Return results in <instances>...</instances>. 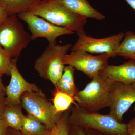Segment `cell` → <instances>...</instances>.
I'll return each instance as SVG.
<instances>
[{"instance_id": "1", "label": "cell", "mask_w": 135, "mask_h": 135, "mask_svg": "<svg viewBox=\"0 0 135 135\" xmlns=\"http://www.w3.org/2000/svg\"><path fill=\"white\" fill-rule=\"evenodd\" d=\"M29 11L53 25L77 33H86V18L73 12L61 0H41Z\"/></svg>"}, {"instance_id": "2", "label": "cell", "mask_w": 135, "mask_h": 135, "mask_svg": "<svg viewBox=\"0 0 135 135\" xmlns=\"http://www.w3.org/2000/svg\"><path fill=\"white\" fill-rule=\"evenodd\" d=\"M70 110V124L93 129L103 135H127V124L119 122L109 114H101L77 105Z\"/></svg>"}, {"instance_id": "3", "label": "cell", "mask_w": 135, "mask_h": 135, "mask_svg": "<svg viewBox=\"0 0 135 135\" xmlns=\"http://www.w3.org/2000/svg\"><path fill=\"white\" fill-rule=\"evenodd\" d=\"M113 83L100 73L92 78L84 89L78 92L74 97L75 101L80 107L94 112L109 107Z\"/></svg>"}, {"instance_id": "4", "label": "cell", "mask_w": 135, "mask_h": 135, "mask_svg": "<svg viewBox=\"0 0 135 135\" xmlns=\"http://www.w3.org/2000/svg\"><path fill=\"white\" fill-rule=\"evenodd\" d=\"M73 45H49L36 59L34 69L39 76L50 81L54 86L60 79L65 68L64 58Z\"/></svg>"}, {"instance_id": "5", "label": "cell", "mask_w": 135, "mask_h": 135, "mask_svg": "<svg viewBox=\"0 0 135 135\" xmlns=\"http://www.w3.org/2000/svg\"><path fill=\"white\" fill-rule=\"evenodd\" d=\"M31 40V35L25 30L17 15H9L0 25V45L12 57H19Z\"/></svg>"}, {"instance_id": "6", "label": "cell", "mask_w": 135, "mask_h": 135, "mask_svg": "<svg viewBox=\"0 0 135 135\" xmlns=\"http://www.w3.org/2000/svg\"><path fill=\"white\" fill-rule=\"evenodd\" d=\"M20 101L27 114L38 119L49 130L53 129L62 115L63 113L56 111L43 92H25L21 95Z\"/></svg>"}, {"instance_id": "7", "label": "cell", "mask_w": 135, "mask_h": 135, "mask_svg": "<svg viewBox=\"0 0 135 135\" xmlns=\"http://www.w3.org/2000/svg\"><path fill=\"white\" fill-rule=\"evenodd\" d=\"M17 16L19 19L27 24L31 33V40L43 38L47 40L49 45H55L56 44L57 39L59 36L75 33L65 28L53 25L29 11L20 13Z\"/></svg>"}, {"instance_id": "8", "label": "cell", "mask_w": 135, "mask_h": 135, "mask_svg": "<svg viewBox=\"0 0 135 135\" xmlns=\"http://www.w3.org/2000/svg\"><path fill=\"white\" fill-rule=\"evenodd\" d=\"M112 57L111 55L103 53L94 56L83 50L71 51L66 55L64 63L73 66L83 73L89 78L92 79L108 65V60Z\"/></svg>"}, {"instance_id": "9", "label": "cell", "mask_w": 135, "mask_h": 135, "mask_svg": "<svg viewBox=\"0 0 135 135\" xmlns=\"http://www.w3.org/2000/svg\"><path fill=\"white\" fill-rule=\"evenodd\" d=\"M78 38L71 49V51L83 50L90 54H110L112 57L116 56V50L124 38L123 32L104 38H95L86 33H77Z\"/></svg>"}, {"instance_id": "10", "label": "cell", "mask_w": 135, "mask_h": 135, "mask_svg": "<svg viewBox=\"0 0 135 135\" xmlns=\"http://www.w3.org/2000/svg\"><path fill=\"white\" fill-rule=\"evenodd\" d=\"M135 102V83L129 84L114 83L110 98L109 114L119 122Z\"/></svg>"}, {"instance_id": "11", "label": "cell", "mask_w": 135, "mask_h": 135, "mask_svg": "<svg viewBox=\"0 0 135 135\" xmlns=\"http://www.w3.org/2000/svg\"><path fill=\"white\" fill-rule=\"evenodd\" d=\"M17 60L18 58L12 59L10 81L6 87V96L3 101L5 105L21 104L20 97L25 92L43 93L36 84L28 82L22 76L17 66Z\"/></svg>"}, {"instance_id": "12", "label": "cell", "mask_w": 135, "mask_h": 135, "mask_svg": "<svg viewBox=\"0 0 135 135\" xmlns=\"http://www.w3.org/2000/svg\"><path fill=\"white\" fill-rule=\"evenodd\" d=\"M100 73L114 83L129 84L135 83V60L130 59L120 65H108Z\"/></svg>"}, {"instance_id": "13", "label": "cell", "mask_w": 135, "mask_h": 135, "mask_svg": "<svg viewBox=\"0 0 135 135\" xmlns=\"http://www.w3.org/2000/svg\"><path fill=\"white\" fill-rule=\"evenodd\" d=\"M69 9L77 15L97 20H103L105 16L92 7L88 0H61Z\"/></svg>"}, {"instance_id": "14", "label": "cell", "mask_w": 135, "mask_h": 135, "mask_svg": "<svg viewBox=\"0 0 135 135\" xmlns=\"http://www.w3.org/2000/svg\"><path fill=\"white\" fill-rule=\"evenodd\" d=\"M75 69L70 65L65 66L62 75L56 83V90L74 97L79 90L76 87L74 79Z\"/></svg>"}, {"instance_id": "15", "label": "cell", "mask_w": 135, "mask_h": 135, "mask_svg": "<svg viewBox=\"0 0 135 135\" xmlns=\"http://www.w3.org/2000/svg\"><path fill=\"white\" fill-rule=\"evenodd\" d=\"M22 107L21 104L5 105L3 119L8 127L20 131L25 117L22 112Z\"/></svg>"}, {"instance_id": "16", "label": "cell", "mask_w": 135, "mask_h": 135, "mask_svg": "<svg viewBox=\"0 0 135 135\" xmlns=\"http://www.w3.org/2000/svg\"><path fill=\"white\" fill-rule=\"evenodd\" d=\"M41 0H0V5L9 15L29 11Z\"/></svg>"}, {"instance_id": "17", "label": "cell", "mask_w": 135, "mask_h": 135, "mask_svg": "<svg viewBox=\"0 0 135 135\" xmlns=\"http://www.w3.org/2000/svg\"><path fill=\"white\" fill-rule=\"evenodd\" d=\"M116 56L135 60V33L131 31L125 33L123 40L116 50Z\"/></svg>"}, {"instance_id": "18", "label": "cell", "mask_w": 135, "mask_h": 135, "mask_svg": "<svg viewBox=\"0 0 135 135\" xmlns=\"http://www.w3.org/2000/svg\"><path fill=\"white\" fill-rule=\"evenodd\" d=\"M46 129L47 128L40 121L31 114H28L25 116L20 131L22 135H37Z\"/></svg>"}, {"instance_id": "19", "label": "cell", "mask_w": 135, "mask_h": 135, "mask_svg": "<svg viewBox=\"0 0 135 135\" xmlns=\"http://www.w3.org/2000/svg\"><path fill=\"white\" fill-rule=\"evenodd\" d=\"M74 97L56 90L53 97V105L57 112L63 113L69 110L72 104L75 103Z\"/></svg>"}, {"instance_id": "20", "label": "cell", "mask_w": 135, "mask_h": 135, "mask_svg": "<svg viewBox=\"0 0 135 135\" xmlns=\"http://www.w3.org/2000/svg\"><path fill=\"white\" fill-rule=\"evenodd\" d=\"M70 110L63 112L62 117L52 129L54 135H68L70 124L69 118Z\"/></svg>"}, {"instance_id": "21", "label": "cell", "mask_w": 135, "mask_h": 135, "mask_svg": "<svg viewBox=\"0 0 135 135\" xmlns=\"http://www.w3.org/2000/svg\"><path fill=\"white\" fill-rule=\"evenodd\" d=\"M12 57L0 45V74L11 75Z\"/></svg>"}, {"instance_id": "22", "label": "cell", "mask_w": 135, "mask_h": 135, "mask_svg": "<svg viewBox=\"0 0 135 135\" xmlns=\"http://www.w3.org/2000/svg\"><path fill=\"white\" fill-rule=\"evenodd\" d=\"M68 135H86L84 128L77 125L70 124Z\"/></svg>"}, {"instance_id": "23", "label": "cell", "mask_w": 135, "mask_h": 135, "mask_svg": "<svg viewBox=\"0 0 135 135\" xmlns=\"http://www.w3.org/2000/svg\"><path fill=\"white\" fill-rule=\"evenodd\" d=\"M127 124V135H135V116Z\"/></svg>"}, {"instance_id": "24", "label": "cell", "mask_w": 135, "mask_h": 135, "mask_svg": "<svg viewBox=\"0 0 135 135\" xmlns=\"http://www.w3.org/2000/svg\"><path fill=\"white\" fill-rule=\"evenodd\" d=\"M2 76L3 75L0 74V101L3 102L6 96V87L3 83Z\"/></svg>"}, {"instance_id": "25", "label": "cell", "mask_w": 135, "mask_h": 135, "mask_svg": "<svg viewBox=\"0 0 135 135\" xmlns=\"http://www.w3.org/2000/svg\"><path fill=\"white\" fill-rule=\"evenodd\" d=\"M9 16L6 10L0 5V25L3 23Z\"/></svg>"}, {"instance_id": "26", "label": "cell", "mask_w": 135, "mask_h": 135, "mask_svg": "<svg viewBox=\"0 0 135 135\" xmlns=\"http://www.w3.org/2000/svg\"><path fill=\"white\" fill-rule=\"evenodd\" d=\"M8 127L3 119L0 120V135H6Z\"/></svg>"}, {"instance_id": "27", "label": "cell", "mask_w": 135, "mask_h": 135, "mask_svg": "<svg viewBox=\"0 0 135 135\" xmlns=\"http://www.w3.org/2000/svg\"><path fill=\"white\" fill-rule=\"evenodd\" d=\"M6 135H22L19 131L15 130L10 127L8 128Z\"/></svg>"}, {"instance_id": "28", "label": "cell", "mask_w": 135, "mask_h": 135, "mask_svg": "<svg viewBox=\"0 0 135 135\" xmlns=\"http://www.w3.org/2000/svg\"><path fill=\"white\" fill-rule=\"evenodd\" d=\"M84 129L86 135H103L99 132L93 129L88 128H84Z\"/></svg>"}, {"instance_id": "29", "label": "cell", "mask_w": 135, "mask_h": 135, "mask_svg": "<svg viewBox=\"0 0 135 135\" xmlns=\"http://www.w3.org/2000/svg\"><path fill=\"white\" fill-rule=\"evenodd\" d=\"M5 105L3 102L0 101V120L3 119Z\"/></svg>"}, {"instance_id": "30", "label": "cell", "mask_w": 135, "mask_h": 135, "mask_svg": "<svg viewBox=\"0 0 135 135\" xmlns=\"http://www.w3.org/2000/svg\"><path fill=\"white\" fill-rule=\"evenodd\" d=\"M37 135H54L52 130L46 129Z\"/></svg>"}, {"instance_id": "31", "label": "cell", "mask_w": 135, "mask_h": 135, "mask_svg": "<svg viewBox=\"0 0 135 135\" xmlns=\"http://www.w3.org/2000/svg\"><path fill=\"white\" fill-rule=\"evenodd\" d=\"M129 6L135 11V0H125Z\"/></svg>"}, {"instance_id": "32", "label": "cell", "mask_w": 135, "mask_h": 135, "mask_svg": "<svg viewBox=\"0 0 135 135\" xmlns=\"http://www.w3.org/2000/svg\"><path fill=\"white\" fill-rule=\"evenodd\" d=\"M134 112L135 113V106H134Z\"/></svg>"}]
</instances>
